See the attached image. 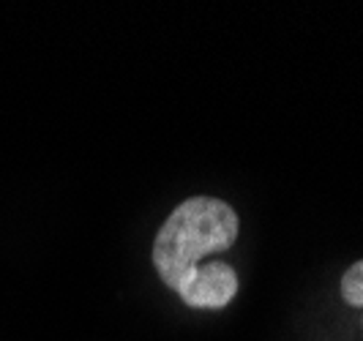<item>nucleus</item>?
<instances>
[{
    "instance_id": "nucleus-1",
    "label": "nucleus",
    "mask_w": 363,
    "mask_h": 341,
    "mask_svg": "<svg viewBox=\"0 0 363 341\" xmlns=\"http://www.w3.org/2000/svg\"><path fill=\"white\" fill-rule=\"evenodd\" d=\"M240 221L233 205L216 197H191L167 216L153 240V265L169 289H178L200 268V259L233 249Z\"/></svg>"
},
{
    "instance_id": "nucleus-2",
    "label": "nucleus",
    "mask_w": 363,
    "mask_h": 341,
    "mask_svg": "<svg viewBox=\"0 0 363 341\" xmlns=\"http://www.w3.org/2000/svg\"><path fill=\"white\" fill-rule=\"evenodd\" d=\"M178 295L191 308H224L238 295V273L233 265L213 259L194 270Z\"/></svg>"
},
{
    "instance_id": "nucleus-3",
    "label": "nucleus",
    "mask_w": 363,
    "mask_h": 341,
    "mask_svg": "<svg viewBox=\"0 0 363 341\" xmlns=\"http://www.w3.org/2000/svg\"><path fill=\"white\" fill-rule=\"evenodd\" d=\"M342 298L350 306H358L363 308V259L350 265L347 273L342 276Z\"/></svg>"
}]
</instances>
